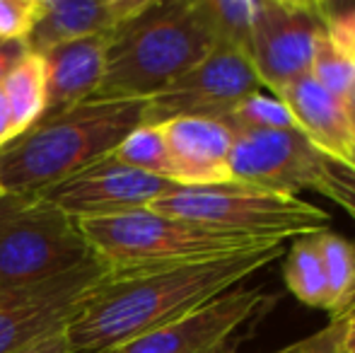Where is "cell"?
I'll list each match as a JSON object with an SVG mask.
<instances>
[{
	"label": "cell",
	"instance_id": "484cf974",
	"mask_svg": "<svg viewBox=\"0 0 355 353\" xmlns=\"http://www.w3.org/2000/svg\"><path fill=\"white\" fill-rule=\"evenodd\" d=\"M322 17L324 34L338 49H343V51L355 58V5L338 8V5L322 3Z\"/></svg>",
	"mask_w": 355,
	"mask_h": 353
},
{
	"label": "cell",
	"instance_id": "f546056e",
	"mask_svg": "<svg viewBox=\"0 0 355 353\" xmlns=\"http://www.w3.org/2000/svg\"><path fill=\"white\" fill-rule=\"evenodd\" d=\"M331 317H341L343 349H346V353H355V295L351 298V302H348L341 312H336V315H331Z\"/></svg>",
	"mask_w": 355,
	"mask_h": 353
},
{
	"label": "cell",
	"instance_id": "7402d4cb",
	"mask_svg": "<svg viewBox=\"0 0 355 353\" xmlns=\"http://www.w3.org/2000/svg\"><path fill=\"white\" fill-rule=\"evenodd\" d=\"M232 131H244V128H261V131H290L297 128L293 112L288 104L278 97H268L261 89L249 97H244L227 117L223 119ZM300 131V128H297Z\"/></svg>",
	"mask_w": 355,
	"mask_h": 353
},
{
	"label": "cell",
	"instance_id": "7c38bea8",
	"mask_svg": "<svg viewBox=\"0 0 355 353\" xmlns=\"http://www.w3.org/2000/svg\"><path fill=\"white\" fill-rule=\"evenodd\" d=\"M109 273L99 261L27 291L0 295V353H15L66 322Z\"/></svg>",
	"mask_w": 355,
	"mask_h": 353
},
{
	"label": "cell",
	"instance_id": "52a82bcc",
	"mask_svg": "<svg viewBox=\"0 0 355 353\" xmlns=\"http://www.w3.org/2000/svg\"><path fill=\"white\" fill-rule=\"evenodd\" d=\"M259 89L261 83L247 53L215 44V49L198 66L148 99L145 123H162L177 117L223 121L244 97Z\"/></svg>",
	"mask_w": 355,
	"mask_h": 353
},
{
	"label": "cell",
	"instance_id": "4dcf8cb0",
	"mask_svg": "<svg viewBox=\"0 0 355 353\" xmlns=\"http://www.w3.org/2000/svg\"><path fill=\"white\" fill-rule=\"evenodd\" d=\"M12 138H15L12 117H10V109H8V102H5L3 92H0V148L12 141Z\"/></svg>",
	"mask_w": 355,
	"mask_h": 353
},
{
	"label": "cell",
	"instance_id": "7a4b0ae2",
	"mask_svg": "<svg viewBox=\"0 0 355 353\" xmlns=\"http://www.w3.org/2000/svg\"><path fill=\"white\" fill-rule=\"evenodd\" d=\"M148 99H85L44 112L24 133L0 148V189L39 191L112 155L145 123Z\"/></svg>",
	"mask_w": 355,
	"mask_h": 353
},
{
	"label": "cell",
	"instance_id": "8992f818",
	"mask_svg": "<svg viewBox=\"0 0 355 353\" xmlns=\"http://www.w3.org/2000/svg\"><path fill=\"white\" fill-rule=\"evenodd\" d=\"M148 211L179 221L201 223L244 235L290 240L329 230V213L300 196L263 191L244 184L215 187H179L155 198Z\"/></svg>",
	"mask_w": 355,
	"mask_h": 353
},
{
	"label": "cell",
	"instance_id": "4316f807",
	"mask_svg": "<svg viewBox=\"0 0 355 353\" xmlns=\"http://www.w3.org/2000/svg\"><path fill=\"white\" fill-rule=\"evenodd\" d=\"M276 353H346L343 349V322L341 317H331L327 329L297 341V344Z\"/></svg>",
	"mask_w": 355,
	"mask_h": 353
},
{
	"label": "cell",
	"instance_id": "277c9868",
	"mask_svg": "<svg viewBox=\"0 0 355 353\" xmlns=\"http://www.w3.org/2000/svg\"><path fill=\"white\" fill-rule=\"evenodd\" d=\"M94 259L112 271L184 264L237 252L266 250L283 240L244 235L201 223L159 216L148 208L112 218L78 221Z\"/></svg>",
	"mask_w": 355,
	"mask_h": 353
},
{
	"label": "cell",
	"instance_id": "44dd1931",
	"mask_svg": "<svg viewBox=\"0 0 355 353\" xmlns=\"http://www.w3.org/2000/svg\"><path fill=\"white\" fill-rule=\"evenodd\" d=\"M215 44L247 53L252 46V27L261 0H203Z\"/></svg>",
	"mask_w": 355,
	"mask_h": 353
},
{
	"label": "cell",
	"instance_id": "f1b7e54d",
	"mask_svg": "<svg viewBox=\"0 0 355 353\" xmlns=\"http://www.w3.org/2000/svg\"><path fill=\"white\" fill-rule=\"evenodd\" d=\"M29 46L27 42H8V39H0V85L10 76L15 66L27 56Z\"/></svg>",
	"mask_w": 355,
	"mask_h": 353
},
{
	"label": "cell",
	"instance_id": "3957f363",
	"mask_svg": "<svg viewBox=\"0 0 355 353\" xmlns=\"http://www.w3.org/2000/svg\"><path fill=\"white\" fill-rule=\"evenodd\" d=\"M215 49L203 0H153L112 39L107 68L89 99H150Z\"/></svg>",
	"mask_w": 355,
	"mask_h": 353
},
{
	"label": "cell",
	"instance_id": "836d02e7",
	"mask_svg": "<svg viewBox=\"0 0 355 353\" xmlns=\"http://www.w3.org/2000/svg\"><path fill=\"white\" fill-rule=\"evenodd\" d=\"M0 191H3V189H0Z\"/></svg>",
	"mask_w": 355,
	"mask_h": 353
},
{
	"label": "cell",
	"instance_id": "ba28073f",
	"mask_svg": "<svg viewBox=\"0 0 355 353\" xmlns=\"http://www.w3.org/2000/svg\"><path fill=\"white\" fill-rule=\"evenodd\" d=\"M322 32V3L261 0L249 46V61L261 87L278 94L285 85L309 76Z\"/></svg>",
	"mask_w": 355,
	"mask_h": 353
},
{
	"label": "cell",
	"instance_id": "30bf717a",
	"mask_svg": "<svg viewBox=\"0 0 355 353\" xmlns=\"http://www.w3.org/2000/svg\"><path fill=\"white\" fill-rule=\"evenodd\" d=\"M276 298L263 286H237L198 310L131 341L116 353H232L234 336Z\"/></svg>",
	"mask_w": 355,
	"mask_h": 353
},
{
	"label": "cell",
	"instance_id": "9c48e42d",
	"mask_svg": "<svg viewBox=\"0 0 355 353\" xmlns=\"http://www.w3.org/2000/svg\"><path fill=\"white\" fill-rule=\"evenodd\" d=\"M327 153H322L302 131H234L230 150V182L263 191L297 196L314 189L322 175Z\"/></svg>",
	"mask_w": 355,
	"mask_h": 353
},
{
	"label": "cell",
	"instance_id": "603a6c76",
	"mask_svg": "<svg viewBox=\"0 0 355 353\" xmlns=\"http://www.w3.org/2000/svg\"><path fill=\"white\" fill-rule=\"evenodd\" d=\"M309 76L319 83L327 92H331L334 97L346 99V94L351 92L355 85V58L351 53H346L343 49H338L327 34H319L317 46H314V58H312V71Z\"/></svg>",
	"mask_w": 355,
	"mask_h": 353
},
{
	"label": "cell",
	"instance_id": "6da1fadb",
	"mask_svg": "<svg viewBox=\"0 0 355 353\" xmlns=\"http://www.w3.org/2000/svg\"><path fill=\"white\" fill-rule=\"evenodd\" d=\"M285 245L184 264L112 271L66 322L68 353H116L281 259Z\"/></svg>",
	"mask_w": 355,
	"mask_h": 353
},
{
	"label": "cell",
	"instance_id": "5bb4252c",
	"mask_svg": "<svg viewBox=\"0 0 355 353\" xmlns=\"http://www.w3.org/2000/svg\"><path fill=\"white\" fill-rule=\"evenodd\" d=\"M153 0H44L42 17L27 39L29 51L46 53L75 39L116 34L126 22L150 8Z\"/></svg>",
	"mask_w": 355,
	"mask_h": 353
},
{
	"label": "cell",
	"instance_id": "cb8c5ba5",
	"mask_svg": "<svg viewBox=\"0 0 355 353\" xmlns=\"http://www.w3.org/2000/svg\"><path fill=\"white\" fill-rule=\"evenodd\" d=\"M314 191L338 203L355 221V165L343 160V157L327 155Z\"/></svg>",
	"mask_w": 355,
	"mask_h": 353
},
{
	"label": "cell",
	"instance_id": "d6a6232c",
	"mask_svg": "<svg viewBox=\"0 0 355 353\" xmlns=\"http://www.w3.org/2000/svg\"><path fill=\"white\" fill-rule=\"evenodd\" d=\"M346 160H348V162H351V165H355V150L351 153V155H348V157H346Z\"/></svg>",
	"mask_w": 355,
	"mask_h": 353
},
{
	"label": "cell",
	"instance_id": "e0dca14e",
	"mask_svg": "<svg viewBox=\"0 0 355 353\" xmlns=\"http://www.w3.org/2000/svg\"><path fill=\"white\" fill-rule=\"evenodd\" d=\"M0 92L8 102L12 131L17 138L46 112V61L42 53L27 51V56L3 80Z\"/></svg>",
	"mask_w": 355,
	"mask_h": 353
},
{
	"label": "cell",
	"instance_id": "9a60e30c",
	"mask_svg": "<svg viewBox=\"0 0 355 353\" xmlns=\"http://www.w3.org/2000/svg\"><path fill=\"white\" fill-rule=\"evenodd\" d=\"M114 34L75 39L42 53L46 61V112L66 109L97 92Z\"/></svg>",
	"mask_w": 355,
	"mask_h": 353
},
{
	"label": "cell",
	"instance_id": "5b68a950",
	"mask_svg": "<svg viewBox=\"0 0 355 353\" xmlns=\"http://www.w3.org/2000/svg\"><path fill=\"white\" fill-rule=\"evenodd\" d=\"M94 261L75 218L37 191H0V295Z\"/></svg>",
	"mask_w": 355,
	"mask_h": 353
},
{
	"label": "cell",
	"instance_id": "8fae6325",
	"mask_svg": "<svg viewBox=\"0 0 355 353\" xmlns=\"http://www.w3.org/2000/svg\"><path fill=\"white\" fill-rule=\"evenodd\" d=\"M174 189H179V184L172 179L133 170L114 155H107L51 187L39 189L37 193L75 221H87L141 211Z\"/></svg>",
	"mask_w": 355,
	"mask_h": 353
},
{
	"label": "cell",
	"instance_id": "ffe728a7",
	"mask_svg": "<svg viewBox=\"0 0 355 353\" xmlns=\"http://www.w3.org/2000/svg\"><path fill=\"white\" fill-rule=\"evenodd\" d=\"M119 162L148 175L172 179V160H169L167 141L159 123H141L112 153ZM174 182V179H172ZM182 187V184H179Z\"/></svg>",
	"mask_w": 355,
	"mask_h": 353
},
{
	"label": "cell",
	"instance_id": "ac0fdd59",
	"mask_svg": "<svg viewBox=\"0 0 355 353\" xmlns=\"http://www.w3.org/2000/svg\"><path fill=\"white\" fill-rule=\"evenodd\" d=\"M317 235L295 237L293 245L288 247V257H285V264H283V278L288 291L302 305L327 310L329 288H327V273H324L322 255H319Z\"/></svg>",
	"mask_w": 355,
	"mask_h": 353
},
{
	"label": "cell",
	"instance_id": "1f68e13d",
	"mask_svg": "<svg viewBox=\"0 0 355 353\" xmlns=\"http://www.w3.org/2000/svg\"><path fill=\"white\" fill-rule=\"evenodd\" d=\"M343 107H346V117H348V123H351V131L355 138V85L351 92L346 94V99H343Z\"/></svg>",
	"mask_w": 355,
	"mask_h": 353
},
{
	"label": "cell",
	"instance_id": "d6986e66",
	"mask_svg": "<svg viewBox=\"0 0 355 353\" xmlns=\"http://www.w3.org/2000/svg\"><path fill=\"white\" fill-rule=\"evenodd\" d=\"M319 255L329 288V317L341 312L355 295V245L348 237L327 230L317 235Z\"/></svg>",
	"mask_w": 355,
	"mask_h": 353
},
{
	"label": "cell",
	"instance_id": "83f0119b",
	"mask_svg": "<svg viewBox=\"0 0 355 353\" xmlns=\"http://www.w3.org/2000/svg\"><path fill=\"white\" fill-rule=\"evenodd\" d=\"M15 353H68V341H66V327L46 332L39 339L29 341L27 346H22Z\"/></svg>",
	"mask_w": 355,
	"mask_h": 353
},
{
	"label": "cell",
	"instance_id": "4fadbf2b",
	"mask_svg": "<svg viewBox=\"0 0 355 353\" xmlns=\"http://www.w3.org/2000/svg\"><path fill=\"white\" fill-rule=\"evenodd\" d=\"M167 141L172 179L182 187H215L230 182L234 131L225 121L177 117L159 123Z\"/></svg>",
	"mask_w": 355,
	"mask_h": 353
},
{
	"label": "cell",
	"instance_id": "d4e9b609",
	"mask_svg": "<svg viewBox=\"0 0 355 353\" xmlns=\"http://www.w3.org/2000/svg\"><path fill=\"white\" fill-rule=\"evenodd\" d=\"M44 0H0V39L27 42L42 17Z\"/></svg>",
	"mask_w": 355,
	"mask_h": 353
},
{
	"label": "cell",
	"instance_id": "2e32d148",
	"mask_svg": "<svg viewBox=\"0 0 355 353\" xmlns=\"http://www.w3.org/2000/svg\"><path fill=\"white\" fill-rule=\"evenodd\" d=\"M276 97L288 104L297 128L322 153L346 160L355 150V138L343 99L327 92L312 76H304L285 85Z\"/></svg>",
	"mask_w": 355,
	"mask_h": 353
}]
</instances>
